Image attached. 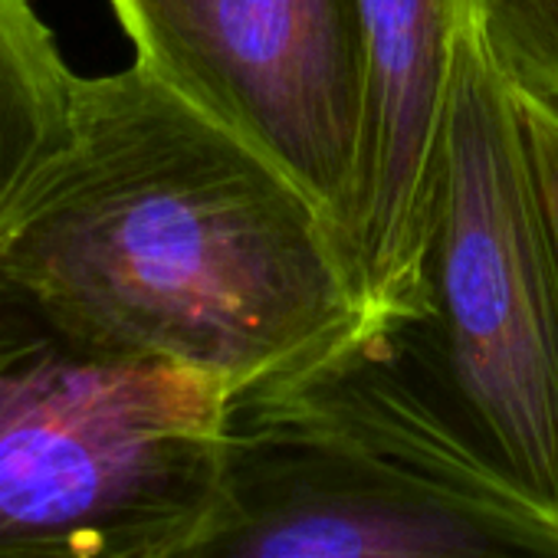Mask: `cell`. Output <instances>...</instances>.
<instances>
[{
	"instance_id": "5",
	"label": "cell",
	"mask_w": 558,
	"mask_h": 558,
	"mask_svg": "<svg viewBox=\"0 0 558 558\" xmlns=\"http://www.w3.org/2000/svg\"><path fill=\"white\" fill-rule=\"evenodd\" d=\"M109 4L135 47V60L197 112L287 171L349 250L365 129L355 0Z\"/></svg>"
},
{
	"instance_id": "8",
	"label": "cell",
	"mask_w": 558,
	"mask_h": 558,
	"mask_svg": "<svg viewBox=\"0 0 558 558\" xmlns=\"http://www.w3.org/2000/svg\"><path fill=\"white\" fill-rule=\"evenodd\" d=\"M476 21L509 86L558 109V0H476Z\"/></svg>"
},
{
	"instance_id": "1",
	"label": "cell",
	"mask_w": 558,
	"mask_h": 558,
	"mask_svg": "<svg viewBox=\"0 0 558 558\" xmlns=\"http://www.w3.org/2000/svg\"><path fill=\"white\" fill-rule=\"evenodd\" d=\"M0 269L83 336L233 395L372 336L316 201L138 60L76 80L73 138Z\"/></svg>"
},
{
	"instance_id": "3",
	"label": "cell",
	"mask_w": 558,
	"mask_h": 558,
	"mask_svg": "<svg viewBox=\"0 0 558 558\" xmlns=\"http://www.w3.org/2000/svg\"><path fill=\"white\" fill-rule=\"evenodd\" d=\"M230 398L0 269V558H174L214 499Z\"/></svg>"
},
{
	"instance_id": "7",
	"label": "cell",
	"mask_w": 558,
	"mask_h": 558,
	"mask_svg": "<svg viewBox=\"0 0 558 558\" xmlns=\"http://www.w3.org/2000/svg\"><path fill=\"white\" fill-rule=\"evenodd\" d=\"M76 80L34 0H0V240L73 138Z\"/></svg>"
},
{
	"instance_id": "6",
	"label": "cell",
	"mask_w": 558,
	"mask_h": 558,
	"mask_svg": "<svg viewBox=\"0 0 558 558\" xmlns=\"http://www.w3.org/2000/svg\"><path fill=\"white\" fill-rule=\"evenodd\" d=\"M365 63L352 272L372 332L424 313V259L476 0H355Z\"/></svg>"
},
{
	"instance_id": "2",
	"label": "cell",
	"mask_w": 558,
	"mask_h": 558,
	"mask_svg": "<svg viewBox=\"0 0 558 558\" xmlns=\"http://www.w3.org/2000/svg\"><path fill=\"white\" fill-rule=\"evenodd\" d=\"M174 558H558V512L391 326L230 398L214 499Z\"/></svg>"
},
{
	"instance_id": "9",
	"label": "cell",
	"mask_w": 558,
	"mask_h": 558,
	"mask_svg": "<svg viewBox=\"0 0 558 558\" xmlns=\"http://www.w3.org/2000/svg\"><path fill=\"white\" fill-rule=\"evenodd\" d=\"M515 99H519V112H522V122H525L529 145H532V161H535V171H538L545 214H548L555 246H558V109H551L545 102H535V99H529L522 93H515Z\"/></svg>"
},
{
	"instance_id": "4",
	"label": "cell",
	"mask_w": 558,
	"mask_h": 558,
	"mask_svg": "<svg viewBox=\"0 0 558 558\" xmlns=\"http://www.w3.org/2000/svg\"><path fill=\"white\" fill-rule=\"evenodd\" d=\"M404 329L493 453L558 512V246L480 21L460 47L424 313Z\"/></svg>"
}]
</instances>
